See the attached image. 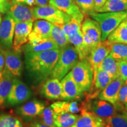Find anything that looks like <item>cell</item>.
Segmentation results:
<instances>
[{
    "label": "cell",
    "mask_w": 127,
    "mask_h": 127,
    "mask_svg": "<svg viewBox=\"0 0 127 127\" xmlns=\"http://www.w3.org/2000/svg\"><path fill=\"white\" fill-rule=\"evenodd\" d=\"M2 12L0 10V21H2Z\"/></svg>",
    "instance_id": "48"
},
{
    "label": "cell",
    "mask_w": 127,
    "mask_h": 127,
    "mask_svg": "<svg viewBox=\"0 0 127 127\" xmlns=\"http://www.w3.org/2000/svg\"><path fill=\"white\" fill-rule=\"evenodd\" d=\"M107 1L108 0H94L95 4V11H96L98 9L102 8L105 4V3L107 2Z\"/></svg>",
    "instance_id": "40"
},
{
    "label": "cell",
    "mask_w": 127,
    "mask_h": 127,
    "mask_svg": "<svg viewBox=\"0 0 127 127\" xmlns=\"http://www.w3.org/2000/svg\"><path fill=\"white\" fill-rule=\"evenodd\" d=\"M125 113L127 114V104L125 105Z\"/></svg>",
    "instance_id": "47"
},
{
    "label": "cell",
    "mask_w": 127,
    "mask_h": 127,
    "mask_svg": "<svg viewBox=\"0 0 127 127\" xmlns=\"http://www.w3.org/2000/svg\"><path fill=\"white\" fill-rule=\"evenodd\" d=\"M80 116V114H74L66 112H54V120L56 127H71Z\"/></svg>",
    "instance_id": "27"
},
{
    "label": "cell",
    "mask_w": 127,
    "mask_h": 127,
    "mask_svg": "<svg viewBox=\"0 0 127 127\" xmlns=\"http://www.w3.org/2000/svg\"><path fill=\"white\" fill-rule=\"evenodd\" d=\"M7 13L11 15L16 23L34 21L35 19L32 13V8L24 4L9 2Z\"/></svg>",
    "instance_id": "16"
},
{
    "label": "cell",
    "mask_w": 127,
    "mask_h": 127,
    "mask_svg": "<svg viewBox=\"0 0 127 127\" xmlns=\"http://www.w3.org/2000/svg\"><path fill=\"white\" fill-rule=\"evenodd\" d=\"M0 127H24L20 120L9 114L0 115Z\"/></svg>",
    "instance_id": "34"
},
{
    "label": "cell",
    "mask_w": 127,
    "mask_h": 127,
    "mask_svg": "<svg viewBox=\"0 0 127 127\" xmlns=\"http://www.w3.org/2000/svg\"><path fill=\"white\" fill-rule=\"evenodd\" d=\"M50 39H51L58 45L59 48H61L69 45V41L68 37L60 25H54L52 28Z\"/></svg>",
    "instance_id": "29"
},
{
    "label": "cell",
    "mask_w": 127,
    "mask_h": 127,
    "mask_svg": "<svg viewBox=\"0 0 127 127\" xmlns=\"http://www.w3.org/2000/svg\"><path fill=\"white\" fill-rule=\"evenodd\" d=\"M54 112H66L74 114H81L82 110L86 109L85 101L81 104L75 101H57L50 106Z\"/></svg>",
    "instance_id": "21"
},
{
    "label": "cell",
    "mask_w": 127,
    "mask_h": 127,
    "mask_svg": "<svg viewBox=\"0 0 127 127\" xmlns=\"http://www.w3.org/2000/svg\"><path fill=\"white\" fill-rule=\"evenodd\" d=\"M16 23L8 14H6L0 25V44L4 50H10L13 45Z\"/></svg>",
    "instance_id": "10"
},
{
    "label": "cell",
    "mask_w": 127,
    "mask_h": 127,
    "mask_svg": "<svg viewBox=\"0 0 127 127\" xmlns=\"http://www.w3.org/2000/svg\"><path fill=\"white\" fill-rule=\"evenodd\" d=\"M84 101L87 110L93 112L103 119L117 113L114 105L105 100L96 98L88 101Z\"/></svg>",
    "instance_id": "14"
},
{
    "label": "cell",
    "mask_w": 127,
    "mask_h": 127,
    "mask_svg": "<svg viewBox=\"0 0 127 127\" xmlns=\"http://www.w3.org/2000/svg\"><path fill=\"white\" fill-rule=\"evenodd\" d=\"M31 96L30 89L20 79L15 78L10 93L8 96L7 103L11 106H14L24 102Z\"/></svg>",
    "instance_id": "9"
},
{
    "label": "cell",
    "mask_w": 127,
    "mask_h": 127,
    "mask_svg": "<svg viewBox=\"0 0 127 127\" xmlns=\"http://www.w3.org/2000/svg\"><path fill=\"white\" fill-rule=\"evenodd\" d=\"M84 15H89L91 12L95 11V4L94 0H75Z\"/></svg>",
    "instance_id": "35"
},
{
    "label": "cell",
    "mask_w": 127,
    "mask_h": 127,
    "mask_svg": "<svg viewBox=\"0 0 127 127\" xmlns=\"http://www.w3.org/2000/svg\"><path fill=\"white\" fill-rule=\"evenodd\" d=\"M12 3H15V4H25V0H10Z\"/></svg>",
    "instance_id": "45"
},
{
    "label": "cell",
    "mask_w": 127,
    "mask_h": 127,
    "mask_svg": "<svg viewBox=\"0 0 127 127\" xmlns=\"http://www.w3.org/2000/svg\"><path fill=\"white\" fill-rule=\"evenodd\" d=\"M35 4L38 6H45L48 5L50 0H35Z\"/></svg>",
    "instance_id": "43"
},
{
    "label": "cell",
    "mask_w": 127,
    "mask_h": 127,
    "mask_svg": "<svg viewBox=\"0 0 127 127\" xmlns=\"http://www.w3.org/2000/svg\"><path fill=\"white\" fill-rule=\"evenodd\" d=\"M104 127H127V114L117 113L104 119Z\"/></svg>",
    "instance_id": "32"
},
{
    "label": "cell",
    "mask_w": 127,
    "mask_h": 127,
    "mask_svg": "<svg viewBox=\"0 0 127 127\" xmlns=\"http://www.w3.org/2000/svg\"><path fill=\"white\" fill-rule=\"evenodd\" d=\"M33 23L34 21L16 23L12 45L14 50L21 52L23 46L28 42V36L32 29Z\"/></svg>",
    "instance_id": "15"
},
{
    "label": "cell",
    "mask_w": 127,
    "mask_h": 127,
    "mask_svg": "<svg viewBox=\"0 0 127 127\" xmlns=\"http://www.w3.org/2000/svg\"><path fill=\"white\" fill-rule=\"evenodd\" d=\"M24 4L29 7H32V6L36 5L35 1V0H25Z\"/></svg>",
    "instance_id": "44"
},
{
    "label": "cell",
    "mask_w": 127,
    "mask_h": 127,
    "mask_svg": "<svg viewBox=\"0 0 127 127\" xmlns=\"http://www.w3.org/2000/svg\"><path fill=\"white\" fill-rule=\"evenodd\" d=\"M70 72L72 78L82 91H88L93 79V72L88 60H79Z\"/></svg>",
    "instance_id": "4"
},
{
    "label": "cell",
    "mask_w": 127,
    "mask_h": 127,
    "mask_svg": "<svg viewBox=\"0 0 127 127\" xmlns=\"http://www.w3.org/2000/svg\"><path fill=\"white\" fill-rule=\"evenodd\" d=\"M109 54L117 61L127 60V44L111 43Z\"/></svg>",
    "instance_id": "33"
},
{
    "label": "cell",
    "mask_w": 127,
    "mask_h": 127,
    "mask_svg": "<svg viewBox=\"0 0 127 127\" xmlns=\"http://www.w3.org/2000/svg\"><path fill=\"white\" fill-rule=\"evenodd\" d=\"M14 78L13 76L3 70L0 79V107H3L7 102Z\"/></svg>",
    "instance_id": "24"
},
{
    "label": "cell",
    "mask_w": 127,
    "mask_h": 127,
    "mask_svg": "<svg viewBox=\"0 0 127 127\" xmlns=\"http://www.w3.org/2000/svg\"><path fill=\"white\" fill-rule=\"evenodd\" d=\"M98 69L107 72L112 79H115L119 77L118 61H116L110 54L103 60Z\"/></svg>",
    "instance_id": "28"
},
{
    "label": "cell",
    "mask_w": 127,
    "mask_h": 127,
    "mask_svg": "<svg viewBox=\"0 0 127 127\" xmlns=\"http://www.w3.org/2000/svg\"><path fill=\"white\" fill-rule=\"evenodd\" d=\"M127 10V0H108L105 4L96 12H118Z\"/></svg>",
    "instance_id": "31"
},
{
    "label": "cell",
    "mask_w": 127,
    "mask_h": 127,
    "mask_svg": "<svg viewBox=\"0 0 127 127\" xmlns=\"http://www.w3.org/2000/svg\"><path fill=\"white\" fill-rule=\"evenodd\" d=\"M84 19L82 12L70 16L69 20L64 24L60 25L68 36L72 35L81 31V25Z\"/></svg>",
    "instance_id": "23"
},
{
    "label": "cell",
    "mask_w": 127,
    "mask_h": 127,
    "mask_svg": "<svg viewBox=\"0 0 127 127\" xmlns=\"http://www.w3.org/2000/svg\"><path fill=\"white\" fill-rule=\"evenodd\" d=\"M59 48L58 45L51 39H47L35 44H25L23 46L21 51L24 53H36L45 51Z\"/></svg>",
    "instance_id": "26"
},
{
    "label": "cell",
    "mask_w": 127,
    "mask_h": 127,
    "mask_svg": "<svg viewBox=\"0 0 127 127\" xmlns=\"http://www.w3.org/2000/svg\"><path fill=\"white\" fill-rule=\"evenodd\" d=\"M32 13L35 19L44 20L54 25H61L69 20L70 16L50 5L36 6L32 8Z\"/></svg>",
    "instance_id": "5"
},
{
    "label": "cell",
    "mask_w": 127,
    "mask_h": 127,
    "mask_svg": "<svg viewBox=\"0 0 127 127\" xmlns=\"http://www.w3.org/2000/svg\"><path fill=\"white\" fill-rule=\"evenodd\" d=\"M91 18L96 21L102 32L101 41L107 39L109 35L127 17V10L118 12H92L89 14Z\"/></svg>",
    "instance_id": "3"
},
{
    "label": "cell",
    "mask_w": 127,
    "mask_h": 127,
    "mask_svg": "<svg viewBox=\"0 0 127 127\" xmlns=\"http://www.w3.org/2000/svg\"><path fill=\"white\" fill-rule=\"evenodd\" d=\"M1 76H2V72H0V79H1Z\"/></svg>",
    "instance_id": "49"
},
{
    "label": "cell",
    "mask_w": 127,
    "mask_h": 127,
    "mask_svg": "<svg viewBox=\"0 0 127 127\" xmlns=\"http://www.w3.org/2000/svg\"><path fill=\"white\" fill-rule=\"evenodd\" d=\"M45 104L41 101L34 100L25 103L17 109L18 114L26 118H32L40 116L45 109Z\"/></svg>",
    "instance_id": "20"
},
{
    "label": "cell",
    "mask_w": 127,
    "mask_h": 127,
    "mask_svg": "<svg viewBox=\"0 0 127 127\" xmlns=\"http://www.w3.org/2000/svg\"><path fill=\"white\" fill-rule=\"evenodd\" d=\"M5 66V58L1 49L0 50V72H2Z\"/></svg>",
    "instance_id": "41"
},
{
    "label": "cell",
    "mask_w": 127,
    "mask_h": 127,
    "mask_svg": "<svg viewBox=\"0 0 127 127\" xmlns=\"http://www.w3.org/2000/svg\"><path fill=\"white\" fill-rule=\"evenodd\" d=\"M79 61L78 54L72 44L60 48V55L50 78L61 80Z\"/></svg>",
    "instance_id": "2"
},
{
    "label": "cell",
    "mask_w": 127,
    "mask_h": 127,
    "mask_svg": "<svg viewBox=\"0 0 127 127\" xmlns=\"http://www.w3.org/2000/svg\"><path fill=\"white\" fill-rule=\"evenodd\" d=\"M48 5L69 16L81 12L75 0H50Z\"/></svg>",
    "instance_id": "25"
},
{
    "label": "cell",
    "mask_w": 127,
    "mask_h": 127,
    "mask_svg": "<svg viewBox=\"0 0 127 127\" xmlns=\"http://www.w3.org/2000/svg\"><path fill=\"white\" fill-rule=\"evenodd\" d=\"M71 127H104V119L84 109L75 123Z\"/></svg>",
    "instance_id": "18"
},
{
    "label": "cell",
    "mask_w": 127,
    "mask_h": 127,
    "mask_svg": "<svg viewBox=\"0 0 127 127\" xmlns=\"http://www.w3.org/2000/svg\"><path fill=\"white\" fill-rule=\"evenodd\" d=\"M113 80L110 75L105 71L98 69L96 75L93 77L91 87L88 91L84 92L85 101L96 99L98 98L99 94Z\"/></svg>",
    "instance_id": "7"
},
{
    "label": "cell",
    "mask_w": 127,
    "mask_h": 127,
    "mask_svg": "<svg viewBox=\"0 0 127 127\" xmlns=\"http://www.w3.org/2000/svg\"><path fill=\"white\" fill-rule=\"evenodd\" d=\"M54 24L44 20H38L33 23L32 31L28 36V42L35 44L50 39Z\"/></svg>",
    "instance_id": "13"
},
{
    "label": "cell",
    "mask_w": 127,
    "mask_h": 127,
    "mask_svg": "<svg viewBox=\"0 0 127 127\" xmlns=\"http://www.w3.org/2000/svg\"><path fill=\"white\" fill-rule=\"evenodd\" d=\"M54 112L51 107L45 108L42 114L40 115L42 122L50 127H56L54 120Z\"/></svg>",
    "instance_id": "36"
},
{
    "label": "cell",
    "mask_w": 127,
    "mask_h": 127,
    "mask_svg": "<svg viewBox=\"0 0 127 127\" xmlns=\"http://www.w3.org/2000/svg\"><path fill=\"white\" fill-rule=\"evenodd\" d=\"M125 84H127V79H126V80H125Z\"/></svg>",
    "instance_id": "50"
},
{
    "label": "cell",
    "mask_w": 127,
    "mask_h": 127,
    "mask_svg": "<svg viewBox=\"0 0 127 127\" xmlns=\"http://www.w3.org/2000/svg\"><path fill=\"white\" fill-rule=\"evenodd\" d=\"M5 58L4 70L14 78L21 77L23 71V61L21 52L15 50L1 49Z\"/></svg>",
    "instance_id": "8"
},
{
    "label": "cell",
    "mask_w": 127,
    "mask_h": 127,
    "mask_svg": "<svg viewBox=\"0 0 127 127\" xmlns=\"http://www.w3.org/2000/svg\"><path fill=\"white\" fill-rule=\"evenodd\" d=\"M107 39L111 43L127 44V29L123 23L109 35Z\"/></svg>",
    "instance_id": "30"
},
{
    "label": "cell",
    "mask_w": 127,
    "mask_h": 127,
    "mask_svg": "<svg viewBox=\"0 0 127 127\" xmlns=\"http://www.w3.org/2000/svg\"><path fill=\"white\" fill-rule=\"evenodd\" d=\"M62 94L61 99L65 101L80 99L84 95V92L72 78L71 72H69L61 80Z\"/></svg>",
    "instance_id": "12"
},
{
    "label": "cell",
    "mask_w": 127,
    "mask_h": 127,
    "mask_svg": "<svg viewBox=\"0 0 127 127\" xmlns=\"http://www.w3.org/2000/svg\"><path fill=\"white\" fill-rule=\"evenodd\" d=\"M81 32L85 43L91 53L92 50L102 41V32L99 23L93 18H86L82 23Z\"/></svg>",
    "instance_id": "6"
},
{
    "label": "cell",
    "mask_w": 127,
    "mask_h": 127,
    "mask_svg": "<svg viewBox=\"0 0 127 127\" xmlns=\"http://www.w3.org/2000/svg\"><path fill=\"white\" fill-rule=\"evenodd\" d=\"M9 6V2L8 0H0V10L3 14H6Z\"/></svg>",
    "instance_id": "39"
},
{
    "label": "cell",
    "mask_w": 127,
    "mask_h": 127,
    "mask_svg": "<svg viewBox=\"0 0 127 127\" xmlns=\"http://www.w3.org/2000/svg\"><path fill=\"white\" fill-rule=\"evenodd\" d=\"M68 37L69 43L74 46L77 51L79 60L88 59L90 51L85 43L81 31Z\"/></svg>",
    "instance_id": "22"
},
{
    "label": "cell",
    "mask_w": 127,
    "mask_h": 127,
    "mask_svg": "<svg viewBox=\"0 0 127 127\" xmlns=\"http://www.w3.org/2000/svg\"><path fill=\"white\" fill-rule=\"evenodd\" d=\"M119 77L125 81L127 79V60L118 61Z\"/></svg>",
    "instance_id": "37"
},
{
    "label": "cell",
    "mask_w": 127,
    "mask_h": 127,
    "mask_svg": "<svg viewBox=\"0 0 127 127\" xmlns=\"http://www.w3.org/2000/svg\"><path fill=\"white\" fill-rule=\"evenodd\" d=\"M24 54L28 75L34 81L39 82L51 75L59 57L60 48Z\"/></svg>",
    "instance_id": "1"
},
{
    "label": "cell",
    "mask_w": 127,
    "mask_h": 127,
    "mask_svg": "<svg viewBox=\"0 0 127 127\" xmlns=\"http://www.w3.org/2000/svg\"><path fill=\"white\" fill-rule=\"evenodd\" d=\"M118 102L124 105L127 104V85L125 82L119 92Z\"/></svg>",
    "instance_id": "38"
},
{
    "label": "cell",
    "mask_w": 127,
    "mask_h": 127,
    "mask_svg": "<svg viewBox=\"0 0 127 127\" xmlns=\"http://www.w3.org/2000/svg\"><path fill=\"white\" fill-rule=\"evenodd\" d=\"M122 23H123V24L124 25V26L125 27V28L127 29V17L123 20V21L122 22Z\"/></svg>",
    "instance_id": "46"
},
{
    "label": "cell",
    "mask_w": 127,
    "mask_h": 127,
    "mask_svg": "<svg viewBox=\"0 0 127 127\" xmlns=\"http://www.w3.org/2000/svg\"><path fill=\"white\" fill-rule=\"evenodd\" d=\"M30 127H50L48 126L47 125L42 123V122H38L35 121L34 122L30 125Z\"/></svg>",
    "instance_id": "42"
},
{
    "label": "cell",
    "mask_w": 127,
    "mask_h": 127,
    "mask_svg": "<svg viewBox=\"0 0 127 127\" xmlns=\"http://www.w3.org/2000/svg\"><path fill=\"white\" fill-rule=\"evenodd\" d=\"M111 42L106 39L99 42L89 55L88 60L91 64L93 72V77H95L99 66L105 58L110 54Z\"/></svg>",
    "instance_id": "11"
},
{
    "label": "cell",
    "mask_w": 127,
    "mask_h": 127,
    "mask_svg": "<svg viewBox=\"0 0 127 127\" xmlns=\"http://www.w3.org/2000/svg\"><path fill=\"white\" fill-rule=\"evenodd\" d=\"M1 22H2V21H0V25H1Z\"/></svg>",
    "instance_id": "51"
},
{
    "label": "cell",
    "mask_w": 127,
    "mask_h": 127,
    "mask_svg": "<svg viewBox=\"0 0 127 127\" xmlns=\"http://www.w3.org/2000/svg\"><path fill=\"white\" fill-rule=\"evenodd\" d=\"M42 96L49 99H61L62 84L61 80L50 78L42 85L41 90Z\"/></svg>",
    "instance_id": "19"
},
{
    "label": "cell",
    "mask_w": 127,
    "mask_h": 127,
    "mask_svg": "<svg viewBox=\"0 0 127 127\" xmlns=\"http://www.w3.org/2000/svg\"><path fill=\"white\" fill-rule=\"evenodd\" d=\"M125 81L120 77L113 79L99 94L98 98L112 104L118 102L119 92Z\"/></svg>",
    "instance_id": "17"
}]
</instances>
